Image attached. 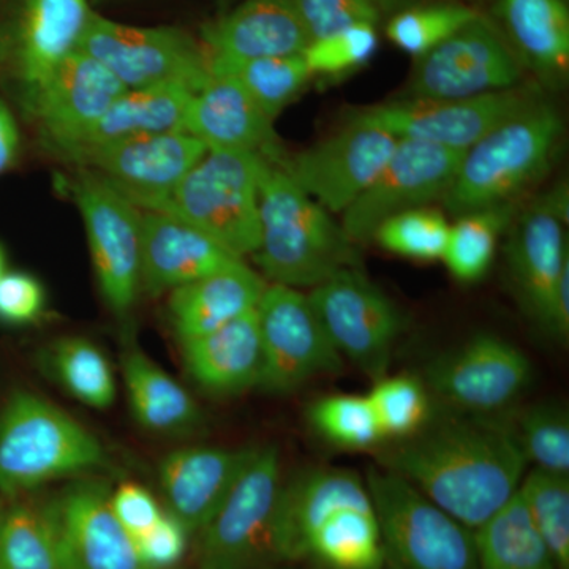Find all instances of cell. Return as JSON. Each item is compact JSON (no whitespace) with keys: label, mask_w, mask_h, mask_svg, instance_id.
Returning <instances> with one entry per match:
<instances>
[{"label":"cell","mask_w":569,"mask_h":569,"mask_svg":"<svg viewBox=\"0 0 569 569\" xmlns=\"http://www.w3.org/2000/svg\"><path fill=\"white\" fill-rule=\"evenodd\" d=\"M309 40L320 39L355 24L380 28L411 0H291Z\"/></svg>","instance_id":"cell-45"},{"label":"cell","mask_w":569,"mask_h":569,"mask_svg":"<svg viewBox=\"0 0 569 569\" xmlns=\"http://www.w3.org/2000/svg\"><path fill=\"white\" fill-rule=\"evenodd\" d=\"M531 365L515 343L496 335H477L437 356L426 367L429 392L452 411L500 417L512 410L531 381Z\"/></svg>","instance_id":"cell-14"},{"label":"cell","mask_w":569,"mask_h":569,"mask_svg":"<svg viewBox=\"0 0 569 569\" xmlns=\"http://www.w3.org/2000/svg\"><path fill=\"white\" fill-rule=\"evenodd\" d=\"M209 67L211 73L227 74L238 81L272 121L298 99L312 78L302 54L247 61L209 59Z\"/></svg>","instance_id":"cell-36"},{"label":"cell","mask_w":569,"mask_h":569,"mask_svg":"<svg viewBox=\"0 0 569 569\" xmlns=\"http://www.w3.org/2000/svg\"><path fill=\"white\" fill-rule=\"evenodd\" d=\"M121 370L133 418L146 430L173 433L198 425L200 408L193 397L140 348L123 350Z\"/></svg>","instance_id":"cell-31"},{"label":"cell","mask_w":569,"mask_h":569,"mask_svg":"<svg viewBox=\"0 0 569 569\" xmlns=\"http://www.w3.org/2000/svg\"><path fill=\"white\" fill-rule=\"evenodd\" d=\"M378 459L470 530L516 496L529 466L503 415L459 411L437 421L432 415L418 433Z\"/></svg>","instance_id":"cell-1"},{"label":"cell","mask_w":569,"mask_h":569,"mask_svg":"<svg viewBox=\"0 0 569 569\" xmlns=\"http://www.w3.org/2000/svg\"><path fill=\"white\" fill-rule=\"evenodd\" d=\"M527 462L549 473H569V415L556 402L535 403L503 413Z\"/></svg>","instance_id":"cell-39"},{"label":"cell","mask_w":569,"mask_h":569,"mask_svg":"<svg viewBox=\"0 0 569 569\" xmlns=\"http://www.w3.org/2000/svg\"><path fill=\"white\" fill-rule=\"evenodd\" d=\"M481 11L473 3L460 0H415L388 18L385 33L400 51L419 59L478 18Z\"/></svg>","instance_id":"cell-37"},{"label":"cell","mask_w":569,"mask_h":569,"mask_svg":"<svg viewBox=\"0 0 569 569\" xmlns=\"http://www.w3.org/2000/svg\"><path fill=\"white\" fill-rule=\"evenodd\" d=\"M313 429L343 449H370L383 440L367 396L321 397L309 410Z\"/></svg>","instance_id":"cell-43"},{"label":"cell","mask_w":569,"mask_h":569,"mask_svg":"<svg viewBox=\"0 0 569 569\" xmlns=\"http://www.w3.org/2000/svg\"><path fill=\"white\" fill-rule=\"evenodd\" d=\"M383 440H406L432 418V402L425 381L415 376L380 378L367 396Z\"/></svg>","instance_id":"cell-41"},{"label":"cell","mask_w":569,"mask_h":569,"mask_svg":"<svg viewBox=\"0 0 569 569\" xmlns=\"http://www.w3.org/2000/svg\"><path fill=\"white\" fill-rule=\"evenodd\" d=\"M7 498L0 496V518H2L3 509H6Z\"/></svg>","instance_id":"cell-51"},{"label":"cell","mask_w":569,"mask_h":569,"mask_svg":"<svg viewBox=\"0 0 569 569\" xmlns=\"http://www.w3.org/2000/svg\"><path fill=\"white\" fill-rule=\"evenodd\" d=\"M531 522L545 539L559 569H569V478L549 471H529L518 489Z\"/></svg>","instance_id":"cell-40"},{"label":"cell","mask_w":569,"mask_h":569,"mask_svg":"<svg viewBox=\"0 0 569 569\" xmlns=\"http://www.w3.org/2000/svg\"><path fill=\"white\" fill-rule=\"evenodd\" d=\"M507 253L512 283L523 309L548 332L553 295L569 268V253L565 223L546 198L520 216Z\"/></svg>","instance_id":"cell-25"},{"label":"cell","mask_w":569,"mask_h":569,"mask_svg":"<svg viewBox=\"0 0 569 569\" xmlns=\"http://www.w3.org/2000/svg\"><path fill=\"white\" fill-rule=\"evenodd\" d=\"M268 282L242 263L170 291L168 318L178 342L216 331L257 309Z\"/></svg>","instance_id":"cell-29"},{"label":"cell","mask_w":569,"mask_h":569,"mask_svg":"<svg viewBox=\"0 0 569 569\" xmlns=\"http://www.w3.org/2000/svg\"><path fill=\"white\" fill-rule=\"evenodd\" d=\"M110 501L116 519L119 520L130 538L138 537L151 529L164 512L156 497L148 489L134 485V482H127V485L111 490Z\"/></svg>","instance_id":"cell-48"},{"label":"cell","mask_w":569,"mask_h":569,"mask_svg":"<svg viewBox=\"0 0 569 569\" xmlns=\"http://www.w3.org/2000/svg\"><path fill=\"white\" fill-rule=\"evenodd\" d=\"M21 151V133L13 112L0 99V174L17 163Z\"/></svg>","instance_id":"cell-49"},{"label":"cell","mask_w":569,"mask_h":569,"mask_svg":"<svg viewBox=\"0 0 569 569\" xmlns=\"http://www.w3.org/2000/svg\"><path fill=\"white\" fill-rule=\"evenodd\" d=\"M242 261L178 217L141 211V290L146 293H170Z\"/></svg>","instance_id":"cell-21"},{"label":"cell","mask_w":569,"mask_h":569,"mask_svg":"<svg viewBox=\"0 0 569 569\" xmlns=\"http://www.w3.org/2000/svg\"><path fill=\"white\" fill-rule=\"evenodd\" d=\"M193 93L181 84L127 89L73 144L54 156L61 159L74 149L146 137V134L179 132V130L183 132V122H186L187 110Z\"/></svg>","instance_id":"cell-30"},{"label":"cell","mask_w":569,"mask_h":569,"mask_svg":"<svg viewBox=\"0 0 569 569\" xmlns=\"http://www.w3.org/2000/svg\"><path fill=\"white\" fill-rule=\"evenodd\" d=\"M111 488L86 475L48 498L59 569H146L111 509Z\"/></svg>","instance_id":"cell-19"},{"label":"cell","mask_w":569,"mask_h":569,"mask_svg":"<svg viewBox=\"0 0 569 569\" xmlns=\"http://www.w3.org/2000/svg\"><path fill=\"white\" fill-rule=\"evenodd\" d=\"M366 485L380 523L383 568L478 569L473 530L406 479L385 468H370Z\"/></svg>","instance_id":"cell-7"},{"label":"cell","mask_w":569,"mask_h":569,"mask_svg":"<svg viewBox=\"0 0 569 569\" xmlns=\"http://www.w3.org/2000/svg\"><path fill=\"white\" fill-rule=\"evenodd\" d=\"M542 100L537 86L522 84L467 99H402L373 104L351 118L387 130L397 140H419L467 151L471 146Z\"/></svg>","instance_id":"cell-12"},{"label":"cell","mask_w":569,"mask_h":569,"mask_svg":"<svg viewBox=\"0 0 569 569\" xmlns=\"http://www.w3.org/2000/svg\"><path fill=\"white\" fill-rule=\"evenodd\" d=\"M81 50L126 89L181 84L198 92L212 77L200 39L171 26L138 28L93 13Z\"/></svg>","instance_id":"cell-8"},{"label":"cell","mask_w":569,"mask_h":569,"mask_svg":"<svg viewBox=\"0 0 569 569\" xmlns=\"http://www.w3.org/2000/svg\"><path fill=\"white\" fill-rule=\"evenodd\" d=\"M41 361L52 378L84 406L108 410L114 403L118 388L111 362L91 340L80 336L52 340Z\"/></svg>","instance_id":"cell-35"},{"label":"cell","mask_w":569,"mask_h":569,"mask_svg":"<svg viewBox=\"0 0 569 569\" xmlns=\"http://www.w3.org/2000/svg\"><path fill=\"white\" fill-rule=\"evenodd\" d=\"M473 539L478 569H559L518 492L473 530Z\"/></svg>","instance_id":"cell-32"},{"label":"cell","mask_w":569,"mask_h":569,"mask_svg":"<svg viewBox=\"0 0 569 569\" xmlns=\"http://www.w3.org/2000/svg\"><path fill=\"white\" fill-rule=\"evenodd\" d=\"M411 2H415V0H411ZM460 2H462V0H460ZM463 2H467V0H463ZM467 3H470V2H467Z\"/></svg>","instance_id":"cell-52"},{"label":"cell","mask_w":569,"mask_h":569,"mask_svg":"<svg viewBox=\"0 0 569 569\" xmlns=\"http://www.w3.org/2000/svg\"><path fill=\"white\" fill-rule=\"evenodd\" d=\"M307 295L339 355L373 381L387 376L406 329L396 302L359 268L336 272Z\"/></svg>","instance_id":"cell-11"},{"label":"cell","mask_w":569,"mask_h":569,"mask_svg":"<svg viewBox=\"0 0 569 569\" xmlns=\"http://www.w3.org/2000/svg\"><path fill=\"white\" fill-rule=\"evenodd\" d=\"M306 559L326 569H383V542L376 509L342 508L310 533Z\"/></svg>","instance_id":"cell-33"},{"label":"cell","mask_w":569,"mask_h":569,"mask_svg":"<svg viewBox=\"0 0 569 569\" xmlns=\"http://www.w3.org/2000/svg\"><path fill=\"white\" fill-rule=\"evenodd\" d=\"M190 535L181 520L164 511L151 529L132 538V541L146 569H176L189 548Z\"/></svg>","instance_id":"cell-46"},{"label":"cell","mask_w":569,"mask_h":569,"mask_svg":"<svg viewBox=\"0 0 569 569\" xmlns=\"http://www.w3.org/2000/svg\"><path fill=\"white\" fill-rule=\"evenodd\" d=\"M396 144L387 130L351 118L332 137L276 163L326 211L342 216L376 181Z\"/></svg>","instance_id":"cell-17"},{"label":"cell","mask_w":569,"mask_h":569,"mask_svg":"<svg viewBox=\"0 0 569 569\" xmlns=\"http://www.w3.org/2000/svg\"><path fill=\"white\" fill-rule=\"evenodd\" d=\"M449 227L443 212L432 206H422L389 217L377 228L372 239L397 257L432 263L443 258Z\"/></svg>","instance_id":"cell-42"},{"label":"cell","mask_w":569,"mask_h":569,"mask_svg":"<svg viewBox=\"0 0 569 569\" xmlns=\"http://www.w3.org/2000/svg\"><path fill=\"white\" fill-rule=\"evenodd\" d=\"M378 44L380 36L376 26L355 24L310 40L302 58L312 77L337 78L353 73L372 61Z\"/></svg>","instance_id":"cell-44"},{"label":"cell","mask_w":569,"mask_h":569,"mask_svg":"<svg viewBox=\"0 0 569 569\" xmlns=\"http://www.w3.org/2000/svg\"><path fill=\"white\" fill-rule=\"evenodd\" d=\"M208 151L203 141L179 130L74 149L61 159L100 176L144 209L170 193Z\"/></svg>","instance_id":"cell-18"},{"label":"cell","mask_w":569,"mask_h":569,"mask_svg":"<svg viewBox=\"0 0 569 569\" xmlns=\"http://www.w3.org/2000/svg\"><path fill=\"white\" fill-rule=\"evenodd\" d=\"M512 206L463 213L449 227L443 261L460 283L485 279L496 260L498 241L511 224Z\"/></svg>","instance_id":"cell-38"},{"label":"cell","mask_w":569,"mask_h":569,"mask_svg":"<svg viewBox=\"0 0 569 569\" xmlns=\"http://www.w3.org/2000/svg\"><path fill=\"white\" fill-rule=\"evenodd\" d=\"M122 82L82 50L74 51L21 103L44 148H69L126 92Z\"/></svg>","instance_id":"cell-20"},{"label":"cell","mask_w":569,"mask_h":569,"mask_svg":"<svg viewBox=\"0 0 569 569\" xmlns=\"http://www.w3.org/2000/svg\"><path fill=\"white\" fill-rule=\"evenodd\" d=\"M0 569H59L58 535L47 500H7L0 518Z\"/></svg>","instance_id":"cell-34"},{"label":"cell","mask_w":569,"mask_h":569,"mask_svg":"<svg viewBox=\"0 0 569 569\" xmlns=\"http://www.w3.org/2000/svg\"><path fill=\"white\" fill-rule=\"evenodd\" d=\"M263 347V373L258 388L290 395L320 376H336L343 358L332 346L309 295L298 288L268 283L257 306Z\"/></svg>","instance_id":"cell-13"},{"label":"cell","mask_w":569,"mask_h":569,"mask_svg":"<svg viewBox=\"0 0 569 569\" xmlns=\"http://www.w3.org/2000/svg\"><path fill=\"white\" fill-rule=\"evenodd\" d=\"M179 346L187 373L211 395H239L260 385L263 347L257 309Z\"/></svg>","instance_id":"cell-27"},{"label":"cell","mask_w":569,"mask_h":569,"mask_svg":"<svg viewBox=\"0 0 569 569\" xmlns=\"http://www.w3.org/2000/svg\"><path fill=\"white\" fill-rule=\"evenodd\" d=\"M47 293L40 280L28 272L0 277V323L28 326L43 316Z\"/></svg>","instance_id":"cell-47"},{"label":"cell","mask_w":569,"mask_h":569,"mask_svg":"<svg viewBox=\"0 0 569 569\" xmlns=\"http://www.w3.org/2000/svg\"><path fill=\"white\" fill-rule=\"evenodd\" d=\"M486 14L526 69L549 82H561L568 77L567 0H490Z\"/></svg>","instance_id":"cell-28"},{"label":"cell","mask_w":569,"mask_h":569,"mask_svg":"<svg viewBox=\"0 0 569 569\" xmlns=\"http://www.w3.org/2000/svg\"><path fill=\"white\" fill-rule=\"evenodd\" d=\"M198 39L209 59L223 61L302 54L310 41L291 0H239Z\"/></svg>","instance_id":"cell-24"},{"label":"cell","mask_w":569,"mask_h":569,"mask_svg":"<svg viewBox=\"0 0 569 569\" xmlns=\"http://www.w3.org/2000/svg\"><path fill=\"white\" fill-rule=\"evenodd\" d=\"M253 451L254 447H187L164 456L159 485L167 511L190 533H198L222 507Z\"/></svg>","instance_id":"cell-22"},{"label":"cell","mask_w":569,"mask_h":569,"mask_svg":"<svg viewBox=\"0 0 569 569\" xmlns=\"http://www.w3.org/2000/svg\"><path fill=\"white\" fill-rule=\"evenodd\" d=\"M268 159L209 149L170 193L141 211L170 213L242 258L260 246V178Z\"/></svg>","instance_id":"cell-5"},{"label":"cell","mask_w":569,"mask_h":569,"mask_svg":"<svg viewBox=\"0 0 569 569\" xmlns=\"http://www.w3.org/2000/svg\"><path fill=\"white\" fill-rule=\"evenodd\" d=\"M67 189L84 222L104 305L116 317L127 318L141 291V209L82 168Z\"/></svg>","instance_id":"cell-9"},{"label":"cell","mask_w":569,"mask_h":569,"mask_svg":"<svg viewBox=\"0 0 569 569\" xmlns=\"http://www.w3.org/2000/svg\"><path fill=\"white\" fill-rule=\"evenodd\" d=\"M252 257L266 279L298 290H312L361 263L356 242L335 216L269 160L261 171L260 246Z\"/></svg>","instance_id":"cell-2"},{"label":"cell","mask_w":569,"mask_h":569,"mask_svg":"<svg viewBox=\"0 0 569 569\" xmlns=\"http://www.w3.org/2000/svg\"><path fill=\"white\" fill-rule=\"evenodd\" d=\"M370 505L366 481L342 468H317L287 482L277 523L279 561L305 560L307 539L332 512Z\"/></svg>","instance_id":"cell-26"},{"label":"cell","mask_w":569,"mask_h":569,"mask_svg":"<svg viewBox=\"0 0 569 569\" xmlns=\"http://www.w3.org/2000/svg\"><path fill=\"white\" fill-rule=\"evenodd\" d=\"M463 152L433 142L397 140L383 170L342 213L351 241H369L389 217L443 200L458 174Z\"/></svg>","instance_id":"cell-16"},{"label":"cell","mask_w":569,"mask_h":569,"mask_svg":"<svg viewBox=\"0 0 569 569\" xmlns=\"http://www.w3.org/2000/svg\"><path fill=\"white\" fill-rule=\"evenodd\" d=\"M93 13L88 0H11L0 20V78L18 104L81 50Z\"/></svg>","instance_id":"cell-10"},{"label":"cell","mask_w":569,"mask_h":569,"mask_svg":"<svg viewBox=\"0 0 569 569\" xmlns=\"http://www.w3.org/2000/svg\"><path fill=\"white\" fill-rule=\"evenodd\" d=\"M6 266H7L6 252H3L2 246H0V277L6 274V272H7Z\"/></svg>","instance_id":"cell-50"},{"label":"cell","mask_w":569,"mask_h":569,"mask_svg":"<svg viewBox=\"0 0 569 569\" xmlns=\"http://www.w3.org/2000/svg\"><path fill=\"white\" fill-rule=\"evenodd\" d=\"M183 132L209 149L258 153L269 162L283 159L274 121L227 74L212 73L211 80L193 93Z\"/></svg>","instance_id":"cell-23"},{"label":"cell","mask_w":569,"mask_h":569,"mask_svg":"<svg viewBox=\"0 0 569 569\" xmlns=\"http://www.w3.org/2000/svg\"><path fill=\"white\" fill-rule=\"evenodd\" d=\"M102 441L62 408L32 391H14L0 410V496H32L56 479L107 466Z\"/></svg>","instance_id":"cell-3"},{"label":"cell","mask_w":569,"mask_h":569,"mask_svg":"<svg viewBox=\"0 0 569 569\" xmlns=\"http://www.w3.org/2000/svg\"><path fill=\"white\" fill-rule=\"evenodd\" d=\"M283 485L279 448L254 447L222 507L197 533V569H258L279 561Z\"/></svg>","instance_id":"cell-6"},{"label":"cell","mask_w":569,"mask_h":569,"mask_svg":"<svg viewBox=\"0 0 569 569\" xmlns=\"http://www.w3.org/2000/svg\"><path fill=\"white\" fill-rule=\"evenodd\" d=\"M526 67L481 11L478 18L415 59L407 99L452 100L522 84Z\"/></svg>","instance_id":"cell-15"},{"label":"cell","mask_w":569,"mask_h":569,"mask_svg":"<svg viewBox=\"0 0 569 569\" xmlns=\"http://www.w3.org/2000/svg\"><path fill=\"white\" fill-rule=\"evenodd\" d=\"M563 138L560 112L546 100L508 119L463 152L443 197L451 216L511 204L556 159Z\"/></svg>","instance_id":"cell-4"}]
</instances>
